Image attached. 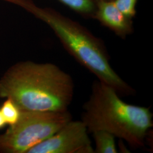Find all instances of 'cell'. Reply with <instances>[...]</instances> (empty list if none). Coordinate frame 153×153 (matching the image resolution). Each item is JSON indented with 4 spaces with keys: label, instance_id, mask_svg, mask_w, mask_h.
Here are the masks:
<instances>
[{
    "label": "cell",
    "instance_id": "obj_11",
    "mask_svg": "<svg viewBox=\"0 0 153 153\" xmlns=\"http://www.w3.org/2000/svg\"><path fill=\"white\" fill-rule=\"evenodd\" d=\"M6 125H7L6 122L3 116V115L2 114L1 110H0V129L4 128Z\"/></svg>",
    "mask_w": 153,
    "mask_h": 153
},
{
    "label": "cell",
    "instance_id": "obj_6",
    "mask_svg": "<svg viewBox=\"0 0 153 153\" xmlns=\"http://www.w3.org/2000/svg\"><path fill=\"white\" fill-rule=\"evenodd\" d=\"M97 7L94 18L109 28L121 38L125 39L133 32L132 19L124 15L115 4L110 1H96Z\"/></svg>",
    "mask_w": 153,
    "mask_h": 153
},
{
    "label": "cell",
    "instance_id": "obj_5",
    "mask_svg": "<svg viewBox=\"0 0 153 153\" xmlns=\"http://www.w3.org/2000/svg\"><path fill=\"white\" fill-rule=\"evenodd\" d=\"M88 133L82 121L71 120L27 153H94Z\"/></svg>",
    "mask_w": 153,
    "mask_h": 153
},
{
    "label": "cell",
    "instance_id": "obj_10",
    "mask_svg": "<svg viewBox=\"0 0 153 153\" xmlns=\"http://www.w3.org/2000/svg\"><path fill=\"white\" fill-rule=\"evenodd\" d=\"M116 6L124 15L132 19L136 14L137 0H114Z\"/></svg>",
    "mask_w": 153,
    "mask_h": 153
},
{
    "label": "cell",
    "instance_id": "obj_9",
    "mask_svg": "<svg viewBox=\"0 0 153 153\" xmlns=\"http://www.w3.org/2000/svg\"><path fill=\"white\" fill-rule=\"evenodd\" d=\"M6 124L12 126L18 120L21 111L16 106L10 99L6 98L0 108Z\"/></svg>",
    "mask_w": 153,
    "mask_h": 153
},
{
    "label": "cell",
    "instance_id": "obj_7",
    "mask_svg": "<svg viewBox=\"0 0 153 153\" xmlns=\"http://www.w3.org/2000/svg\"><path fill=\"white\" fill-rule=\"evenodd\" d=\"M95 143L94 153H117V149L115 143V137L105 131H97L92 133Z\"/></svg>",
    "mask_w": 153,
    "mask_h": 153
},
{
    "label": "cell",
    "instance_id": "obj_12",
    "mask_svg": "<svg viewBox=\"0 0 153 153\" xmlns=\"http://www.w3.org/2000/svg\"><path fill=\"white\" fill-rule=\"evenodd\" d=\"M114 1V0H95V1Z\"/></svg>",
    "mask_w": 153,
    "mask_h": 153
},
{
    "label": "cell",
    "instance_id": "obj_3",
    "mask_svg": "<svg viewBox=\"0 0 153 153\" xmlns=\"http://www.w3.org/2000/svg\"><path fill=\"white\" fill-rule=\"evenodd\" d=\"M83 109L81 121L88 133L108 131L135 149L144 146L153 126L149 108L126 103L113 88L99 80L93 82Z\"/></svg>",
    "mask_w": 153,
    "mask_h": 153
},
{
    "label": "cell",
    "instance_id": "obj_8",
    "mask_svg": "<svg viewBox=\"0 0 153 153\" xmlns=\"http://www.w3.org/2000/svg\"><path fill=\"white\" fill-rule=\"evenodd\" d=\"M72 10L86 18H94L96 11L95 0H58Z\"/></svg>",
    "mask_w": 153,
    "mask_h": 153
},
{
    "label": "cell",
    "instance_id": "obj_4",
    "mask_svg": "<svg viewBox=\"0 0 153 153\" xmlns=\"http://www.w3.org/2000/svg\"><path fill=\"white\" fill-rule=\"evenodd\" d=\"M71 120L68 110L63 112L21 111L16 123L0 134V153H27Z\"/></svg>",
    "mask_w": 153,
    "mask_h": 153
},
{
    "label": "cell",
    "instance_id": "obj_1",
    "mask_svg": "<svg viewBox=\"0 0 153 153\" xmlns=\"http://www.w3.org/2000/svg\"><path fill=\"white\" fill-rule=\"evenodd\" d=\"M74 90L71 76L51 63L21 61L0 79V98L10 99L21 111L68 110Z\"/></svg>",
    "mask_w": 153,
    "mask_h": 153
},
{
    "label": "cell",
    "instance_id": "obj_2",
    "mask_svg": "<svg viewBox=\"0 0 153 153\" xmlns=\"http://www.w3.org/2000/svg\"><path fill=\"white\" fill-rule=\"evenodd\" d=\"M2 1L22 7L48 25L67 52L99 81L113 88L121 95L131 96L136 93L112 68L102 40L86 28L52 9L36 5L32 0Z\"/></svg>",
    "mask_w": 153,
    "mask_h": 153
}]
</instances>
